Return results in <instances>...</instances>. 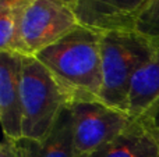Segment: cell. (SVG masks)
<instances>
[{
	"instance_id": "cell-8",
	"label": "cell",
	"mask_w": 159,
	"mask_h": 157,
	"mask_svg": "<svg viewBox=\"0 0 159 157\" xmlns=\"http://www.w3.org/2000/svg\"><path fill=\"white\" fill-rule=\"evenodd\" d=\"M89 157H159V139L145 118L133 122Z\"/></svg>"
},
{
	"instance_id": "cell-7",
	"label": "cell",
	"mask_w": 159,
	"mask_h": 157,
	"mask_svg": "<svg viewBox=\"0 0 159 157\" xmlns=\"http://www.w3.org/2000/svg\"><path fill=\"white\" fill-rule=\"evenodd\" d=\"M22 57L18 53L0 52V122L3 135L14 141L22 138Z\"/></svg>"
},
{
	"instance_id": "cell-14",
	"label": "cell",
	"mask_w": 159,
	"mask_h": 157,
	"mask_svg": "<svg viewBox=\"0 0 159 157\" xmlns=\"http://www.w3.org/2000/svg\"><path fill=\"white\" fill-rule=\"evenodd\" d=\"M141 118H145L147 121H148V124L151 125V128L154 129V132L157 134V136L159 139V107L152 110L151 113L147 114L145 117H141Z\"/></svg>"
},
{
	"instance_id": "cell-12",
	"label": "cell",
	"mask_w": 159,
	"mask_h": 157,
	"mask_svg": "<svg viewBox=\"0 0 159 157\" xmlns=\"http://www.w3.org/2000/svg\"><path fill=\"white\" fill-rule=\"evenodd\" d=\"M135 31L152 40L159 42V0H152L144 10L135 25Z\"/></svg>"
},
{
	"instance_id": "cell-9",
	"label": "cell",
	"mask_w": 159,
	"mask_h": 157,
	"mask_svg": "<svg viewBox=\"0 0 159 157\" xmlns=\"http://www.w3.org/2000/svg\"><path fill=\"white\" fill-rule=\"evenodd\" d=\"M20 157H75L70 106L64 108L52 132L42 141L21 138L17 141Z\"/></svg>"
},
{
	"instance_id": "cell-3",
	"label": "cell",
	"mask_w": 159,
	"mask_h": 157,
	"mask_svg": "<svg viewBox=\"0 0 159 157\" xmlns=\"http://www.w3.org/2000/svg\"><path fill=\"white\" fill-rule=\"evenodd\" d=\"M22 138L42 141L55 128L70 99L50 71L35 57H22Z\"/></svg>"
},
{
	"instance_id": "cell-1",
	"label": "cell",
	"mask_w": 159,
	"mask_h": 157,
	"mask_svg": "<svg viewBox=\"0 0 159 157\" xmlns=\"http://www.w3.org/2000/svg\"><path fill=\"white\" fill-rule=\"evenodd\" d=\"M35 57L66 92L70 104L101 100L103 82L101 33L80 25Z\"/></svg>"
},
{
	"instance_id": "cell-13",
	"label": "cell",
	"mask_w": 159,
	"mask_h": 157,
	"mask_svg": "<svg viewBox=\"0 0 159 157\" xmlns=\"http://www.w3.org/2000/svg\"><path fill=\"white\" fill-rule=\"evenodd\" d=\"M0 157H20L17 141L3 135V141L0 145Z\"/></svg>"
},
{
	"instance_id": "cell-2",
	"label": "cell",
	"mask_w": 159,
	"mask_h": 157,
	"mask_svg": "<svg viewBox=\"0 0 159 157\" xmlns=\"http://www.w3.org/2000/svg\"><path fill=\"white\" fill-rule=\"evenodd\" d=\"M158 42L138 31L101 33L102 95L101 102L129 113V95L135 72L152 57Z\"/></svg>"
},
{
	"instance_id": "cell-4",
	"label": "cell",
	"mask_w": 159,
	"mask_h": 157,
	"mask_svg": "<svg viewBox=\"0 0 159 157\" xmlns=\"http://www.w3.org/2000/svg\"><path fill=\"white\" fill-rule=\"evenodd\" d=\"M73 143L75 157H89L117 138L133 122L129 113L105 104L101 100L70 104Z\"/></svg>"
},
{
	"instance_id": "cell-10",
	"label": "cell",
	"mask_w": 159,
	"mask_h": 157,
	"mask_svg": "<svg viewBox=\"0 0 159 157\" xmlns=\"http://www.w3.org/2000/svg\"><path fill=\"white\" fill-rule=\"evenodd\" d=\"M159 107V42L152 57L135 72L129 95V114L141 118Z\"/></svg>"
},
{
	"instance_id": "cell-5",
	"label": "cell",
	"mask_w": 159,
	"mask_h": 157,
	"mask_svg": "<svg viewBox=\"0 0 159 157\" xmlns=\"http://www.w3.org/2000/svg\"><path fill=\"white\" fill-rule=\"evenodd\" d=\"M78 27L80 22L67 0H32L21 24L27 54H38Z\"/></svg>"
},
{
	"instance_id": "cell-11",
	"label": "cell",
	"mask_w": 159,
	"mask_h": 157,
	"mask_svg": "<svg viewBox=\"0 0 159 157\" xmlns=\"http://www.w3.org/2000/svg\"><path fill=\"white\" fill-rule=\"evenodd\" d=\"M31 2L0 0V52L28 56L21 38V24Z\"/></svg>"
},
{
	"instance_id": "cell-6",
	"label": "cell",
	"mask_w": 159,
	"mask_h": 157,
	"mask_svg": "<svg viewBox=\"0 0 159 157\" xmlns=\"http://www.w3.org/2000/svg\"><path fill=\"white\" fill-rule=\"evenodd\" d=\"M80 25L98 33L134 31L152 0H67Z\"/></svg>"
}]
</instances>
